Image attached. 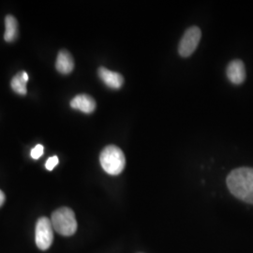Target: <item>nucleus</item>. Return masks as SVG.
<instances>
[{
	"label": "nucleus",
	"mask_w": 253,
	"mask_h": 253,
	"mask_svg": "<svg viewBox=\"0 0 253 253\" xmlns=\"http://www.w3.org/2000/svg\"><path fill=\"white\" fill-rule=\"evenodd\" d=\"M226 183L237 199L253 205V168L241 167L233 170L227 176Z\"/></svg>",
	"instance_id": "obj_1"
},
{
	"label": "nucleus",
	"mask_w": 253,
	"mask_h": 253,
	"mask_svg": "<svg viewBox=\"0 0 253 253\" xmlns=\"http://www.w3.org/2000/svg\"><path fill=\"white\" fill-rule=\"evenodd\" d=\"M100 165L102 169L111 175H118L126 166V158L123 151L117 146H106L100 153Z\"/></svg>",
	"instance_id": "obj_2"
},
{
	"label": "nucleus",
	"mask_w": 253,
	"mask_h": 253,
	"mask_svg": "<svg viewBox=\"0 0 253 253\" xmlns=\"http://www.w3.org/2000/svg\"><path fill=\"white\" fill-rule=\"evenodd\" d=\"M51 222L54 231L63 236H72L77 231V220L73 209L60 208L52 214Z\"/></svg>",
	"instance_id": "obj_3"
},
{
	"label": "nucleus",
	"mask_w": 253,
	"mask_h": 253,
	"mask_svg": "<svg viewBox=\"0 0 253 253\" xmlns=\"http://www.w3.org/2000/svg\"><path fill=\"white\" fill-rule=\"evenodd\" d=\"M54 228L51 219L48 217H40L36 223L35 241L41 251H47L54 241Z\"/></svg>",
	"instance_id": "obj_4"
},
{
	"label": "nucleus",
	"mask_w": 253,
	"mask_h": 253,
	"mask_svg": "<svg viewBox=\"0 0 253 253\" xmlns=\"http://www.w3.org/2000/svg\"><path fill=\"white\" fill-rule=\"evenodd\" d=\"M202 37V31L198 27H191L188 28L181 39L178 53L183 57H189L194 53L199 44Z\"/></svg>",
	"instance_id": "obj_5"
},
{
	"label": "nucleus",
	"mask_w": 253,
	"mask_h": 253,
	"mask_svg": "<svg viewBox=\"0 0 253 253\" xmlns=\"http://www.w3.org/2000/svg\"><path fill=\"white\" fill-rule=\"evenodd\" d=\"M226 74L229 81L234 84H241L246 79V68L243 61L233 60L227 67Z\"/></svg>",
	"instance_id": "obj_6"
},
{
	"label": "nucleus",
	"mask_w": 253,
	"mask_h": 253,
	"mask_svg": "<svg viewBox=\"0 0 253 253\" xmlns=\"http://www.w3.org/2000/svg\"><path fill=\"white\" fill-rule=\"evenodd\" d=\"M98 74L100 80L112 89H119L124 84V78L120 73L112 72L104 67H100Z\"/></svg>",
	"instance_id": "obj_7"
},
{
	"label": "nucleus",
	"mask_w": 253,
	"mask_h": 253,
	"mask_svg": "<svg viewBox=\"0 0 253 253\" xmlns=\"http://www.w3.org/2000/svg\"><path fill=\"white\" fill-rule=\"evenodd\" d=\"M71 107L75 110H80L84 114H91L97 107L95 100L86 94H80L74 97L71 101Z\"/></svg>",
	"instance_id": "obj_8"
},
{
	"label": "nucleus",
	"mask_w": 253,
	"mask_h": 253,
	"mask_svg": "<svg viewBox=\"0 0 253 253\" xmlns=\"http://www.w3.org/2000/svg\"><path fill=\"white\" fill-rule=\"evenodd\" d=\"M55 68L58 73L62 74H70L74 69V59L73 55L67 50H61L56 58Z\"/></svg>",
	"instance_id": "obj_9"
},
{
	"label": "nucleus",
	"mask_w": 253,
	"mask_h": 253,
	"mask_svg": "<svg viewBox=\"0 0 253 253\" xmlns=\"http://www.w3.org/2000/svg\"><path fill=\"white\" fill-rule=\"evenodd\" d=\"M5 34L4 39L8 42H14L18 36V23L12 15H7L5 18Z\"/></svg>",
	"instance_id": "obj_10"
},
{
	"label": "nucleus",
	"mask_w": 253,
	"mask_h": 253,
	"mask_svg": "<svg viewBox=\"0 0 253 253\" xmlns=\"http://www.w3.org/2000/svg\"><path fill=\"white\" fill-rule=\"evenodd\" d=\"M29 80V76L26 72H20L11 80L10 85L14 92L19 95L25 96L27 94V83Z\"/></svg>",
	"instance_id": "obj_11"
},
{
	"label": "nucleus",
	"mask_w": 253,
	"mask_h": 253,
	"mask_svg": "<svg viewBox=\"0 0 253 253\" xmlns=\"http://www.w3.org/2000/svg\"><path fill=\"white\" fill-rule=\"evenodd\" d=\"M44 152V146L42 145H37L32 150H31V158L34 159V160H38L40 159L42 154Z\"/></svg>",
	"instance_id": "obj_12"
},
{
	"label": "nucleus",
	"mask_w": 253,
	"mask_h": 253,
	"mask_svg": "<svg viewBox=\"0 0 253 253\" xmlns=\"http://www.w3.org/2000/svg\"><path fill=\"white\" fill-rule=\"evenodd\" d=\"M58 163H59V160H58V158H57L56 156L49 158L45 163L46 169H47L48 171L54 170V167L58 164Z\"/></svg>",
	"instance_id": "obj_13"
},
{
	"label": "nucleus",
	"mask_w": 253,
	"mask_h": 253,
	"mask_svg": "<svg viewBox=\"0 0 253 253\" xmlns=\"http://www.w3.org/2000/svg\"><path fill=\"white\" fill-rule=\"evenodd\" d=\"M5 199H6V197H5V194H4V192H3L2 190H0V207H1V206L4 204Z\"/></svg>",
	"instance_id": "obj_14"
}]
</instances>
